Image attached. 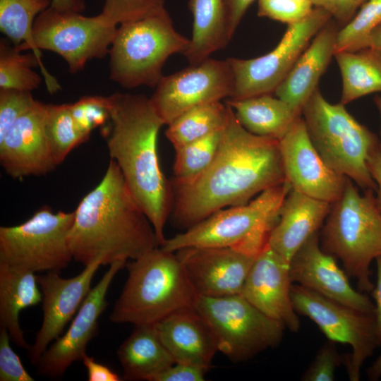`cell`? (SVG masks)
I'll return each mask as SVG.
<instances>
[{
    "label": "cell",
    "mask_w": 381,
    "mask_h": 381,
    "mask_svg": "<svg viewBox=\"0 0 381 381\" xmlns=\"http://www.w3.org/2000/svg\"><path fill=\"white\" fill-rule=\"evenodd\" d=\"M285 181L279 140L247 131L230 107L210 165L189 182L173 183L174 221L188 229L218 210L247 204Z\"/></svg>",
    "instance_id": "6da1fadb"
},
{
    "label": "cell",
    "mask_w": 381,
    "mask_h": 381,
    "mask_svg": "<svg viewBox=\"0 0 381 381\" xmlns=\"http://www.w3.org/2000/svg\"><path fill=\"white\" fill-rule=\"evenodd\" d=\"M68 234L73 260L87 266L134 260L159 246L155 229L110 159L97 186L80 201Z\"/></svg>",
    "instance_id": "7a4b0ae2"
},
{
    "label": "cell",
    "mask_w": 381,
    "mask_h": 381,
    "mask_svg": "<svg viewBox=\"0 0 381 381\" xmlns=\"http://www.w3.org/2000/svg\"><path fill=\"white\" fill-rule=\"evenodd\" d=\"M110 126L104 128L110 159L151 222L159 246L172 208L171 184L159 164L157 140L164 123L144 95L114 92L109 96Z\"/></svg>",
    "instance_id": "3957f363"
},
{
    "label": "cell",
    "mask_w": 381,
    "mask_h": 381,
    "mask_svg": "<svg viewBox=\"0 0 381 381\" xmlns=\"http://www.w3.org/2000/svg\"><path fill=\"white\" fill-rule=\"evenodd\" d=\"M126 267L127 280L109 315L111 322L155 325L194 308L197 295L175 253L159 246Z\"/></svg>",
    "instance_id": "277c9868"
},
{
    "label": "cell",
    "mask_w": 381,
    "mask_h": 381,
    "mask_svg": "<svg viewBox=\"0 0 381 381\" xmlns=\"http://www.w3.org/2000/svg\"><path fill=\"white\" fill-rule=\"evenodd\" d=\"M375 193L365 190L360 193L347 179L342 195L332 203L320 231L322 249L340 260L362 293L373 290L370 266L381 256V208Z\"/></svg>",
    "instance_id": "5b68a950"
},
{
    "label": "cell",
    "mask_w": 381,
    "mask_h": 381,
    "mask_svg": "<svg viewBox=\"0 0 381 381\" xmlns=\"http://www.w3.org/2000/svg\"><path fill=\"white\" fill-rule=\"evenodd\" d=\"M291 188L286 181L262 191L247 204L218 210L165 239L160 247L174 253L187 247L231 248L257 256L267 245Z\"/></svg>",
    "instance_id": "8992f818"
},
{
    "label": "cell",
    "mask_w": 381,
    "mask_h": 381,
    "mask_svg": "<svg viewBox=\"0 0 381 381\" xmlns=\"http://www.w3.org/2000/svg\"><path fill=\"white\" fill-rule=\"evenodd\" d=\"M301 115L313 145L327 165L363 190L376 191L367 159L370 149L380 143L379 137L354 119L344 104L327 101L318 88L303 105Z\"/></svg>",
    "instance_id": "52a82bcc"
},
{
    "label": "cell",
    "mask_w": 381,
    "mask_h": 381,
    "mask_svg": "<svg viewBox=\"0 0 381 381\" xmlns=\"http://www.w3.org/2000/svg\"><path fill=\"white\" fill-rule=\"evenodd\" d=\"M190 39L180 34L165 9L118 25L111 44L109 78L123 88L155 87L169 56L188 49Z\"/></svg>",
    "instance_id": "ba28073f"
},
{
    "label": "cell",
    "mask_w": 381,
    "mask_h": 381,
    "mask_svg": "<svg viewBox=\"0 0 381 381\" xmlns=\"http://www.w3.org/2000/svg\"><path fill=\"white\" fill-rule=\"evenodd\" d=\"M194 308L212 329L219 351L233 362L248 361L282 340L284 324L265 315L241 294L197 296Z\"/></svg>",
    "instance_id": "9c48e42d"
},
{
    "label": "cell",
    "mask_w": 381,
    "mask_h": 381,
    "mask_svg": "<svg viewBox=\"0 0 381 381\" xmlns=\"http://www.w3.org/2000/svg\"><path fill=\"white\" fill-rule=\"evenodd\" d=\"M75 212H54L48 206L25 222L0 227V263L36 272H60L73 260L68 234Z\"/></svg>",
    "instance_id": "30bf717a"
},
{
    "label": "cell",
    "mask_w": 381,
    "mask_h": 381,
    "mask_svg": "<svg viewBox=\"0 0 381 381\" xmlns=\"http://www.w3.org/2000/svg\"><path fill=\"white\" fill-rule=\"evenodd\" d=\"M296 312L317 325L328 340L350 345L343 360L349 379L358 381L361 368L377 345L375 313L363 312L330 299L298 284H291Z\"/></svg>",
    "instance_id": "8fae6325"
},
{
    "label": "cell",
    "mask_w": 381,
    "mask_h": 381,
    "mask_svg": "<svg viewBox=\"0 0 381 381\" xmlns=\"http://www.w3.org/2000/svg\"><path fill=\"white\" fill-rule=\"evenodd\" d=\"M331 14L315 7L303 20L288 27L269 53L253 59L227 58L233 74L231 99L272 94L309 45L310 40L332 19Z\"/></svg>",
    "instance_id": "7c38bea8"
},
{
    "label": "cell",
    "mask_w": 381,
    "mask_h": 381,
    "mask_svg": "<svg viewBox=\"0 0 381 381\" xmlns=\"http://www.w3.org/2000/svg\"><path fill=\"white\" fill-rule=\"evenodd\" d=\"M118 26L106 22L98 14L87 17L80 12L53 6L35 19L32 35L36 47L60 55L68 71H83L87 61L109 54Z\"/></svg>",
    "instance_id": "4fadbf2b"
},
{
    "label": "cell",
    "mask_w": 381,
    "mask_h": 381,
    "mask_svg": "<svg viewBox=\"0 0 381 381\" xmlns=\"http://www.w3.org/2000/svg\"><path fill=\"white\" fill-rule=\"evenodd\" d=\"M233 74L227 59L207 58L163 75L150 98L164 125L187 110L231 97Z\"/></svg>",
    "instance_id": "5bb4252c"
},
{
    "label": "cell",
    "mask_w": 381,
    "mask_h": 381,
    "mask_svg": "<svg viewBox=\"0 0 381 381\" xmlns=\"http://www.w3.org/2000/svg\"><path fill=\"white\" fill-rule=\"evenodd\" d=\"M286 181L292 189L333 203L342 195L347 177L332 170L320 157L298 117L279 140Z\"/></svg>",
    "instance_id": "9a60e30c"
},
{
    "label": "cell",
    "mask_w": 381,
    "mask_h": 381,
    "mask_svg": "<svg viewBox=\"0 0 381 381\" xmlns=\"http://www.w3.org/2000/svg\"><path fill=\"white\" fill-rule=\"evenodd\" d=\"M126 261H116L91 289L67 331L50 344L37 365V374L50 378L62 376L74 362L82 361L87 346L97 334L99 318L107 306V294L116 273Z\"/></svg>",
    "instance_id": "2e32d148"
},
{
    "label": "cell",
    "mask_w": 381,
    "mask_h": 381,
    "mask_svg": "<svg viewBox=\"0 0 381 381\" xmlns=\"http://www.w3.org/2000/svg\"><path fill=\"white\" fill-rule=\"evenodd\" d=\"M101 265V262L96 260L68 279L61 277L56 271L37 276L42 294L43 320L33 344L28 350L31 363L37 365L50 344L63 334L90 291L92 280Z\"/></svg>",
    "instance_id": "e0dca14e"
},
{
    "label": "cell",
    "mask_w": 381,
    "mask_h": 381,
    "mask_svg": "<svg viewBox=\"0 0 381 381\" xmlns=\"http://www.w3.org/2000/svg\"><path fill=\"white\" fill-rule=\"evenodd\" d=\"M197 296L241 294L257 256L231 248L187 247L174 252Z\"/></svg>",
    "instance_id": "ac0fdd59"
},
{
    "label": "cell",
    "mask_w": 381,
    "mask_h": 381,
    "mask_svg": "<svg viewBox=\"0 0 381 381\" xmlns=\"http://www.w3.org/2000/svg\"><path fill=\"white\" fill-rule=\"evenodd\" d=\"M289 274L291 283L355 309L375 311L370 298L351 285L349 276L339 267L334 257L322 249L320 231L311 236L293 256Z\"/></svg>",
    "instance_id": "d6986e66"
},
{
    "label": "cell",
    "mask_w": 381,
    "mask_h": 381,
    "mask_svg": "<svg viewBox=\"0 0 381 381\" xmlns=\"http://www.w3.org/2000/svg\"><path fill=\"white\" fill-rule=\"evenodd\" d=\"M47 107L37 101L0 139L1 165L13 179L44 175L57 166L46 135Z\"/></svg>",
    "instance_id": "ffe728a7"
},
{
    "label": "cell",
    "mask_w": 381,
    "mask_h": 381,
    "mask_svg": "<svg viewBox=\"0 0 381 381\" xmlns=\"http://www.w3.org/2000/svg\"><path fill=\"white\" fill-rule=\"evenodd\" d=\"M289 263L267 244L255 258L241 294L265 315L298 332L301 322L291 297Z\"/></svg>",
    "instance_id": "44dd1931"
},
{
    "label": "cell",
    "mask_w": 381,
    "mask_h": 381,
    "mask_svg": "<svg viewBox=\"0 0 381 381\" xmlns=\"http://www.w3.org/2000/svg\"><path fill=\"white\" fill-rule=\"evenodd\" d=\"M155 326L176 363L207 369L211 367L219 351L217 342L210 326L195 308L176 311Z\"/></svg>",
    "instance_id": "7402d4cb"
},
{
    "label": "cell",
    "mask_w": 381,
    "mask_h": 381,
    "mask_svg": "<svg viewBox=\"0 0 381 381\" xmlns=\"http://www.w3.org/2000/svg\"><path fill=\"white\" fill-rule=\"evenodd\" d=\"M331 207L332 203L291 188L282 202L278 222L267 244L290 262L304 243L320 230Z\"/></svg>",
    "instance_id": "603a6c76"
},
{
    "label": "cell",
    "mask_w": 381,
    "mask_h": 381,
    "mask_svg": "<svg viewBox=\"0 0 381 381\" xmlns=\"http://www.w3.org/2000/svg\"><path fill=\"white\" fill-rule=\"evenodd\" d=\"M338 25L331 19L316 34L274 92L301 112L334 55Z\"/></svg>",
    "instance_id": "cb8c5ba5"
},
{
    "label": "cell",
    "mask_w": 381,
    "mask_h": 381,
    "mask_svg": "<svg viewBox=\"0 0 381 381\" xmlns=\"http://www.w3.org/2000/svg\"><path fill=\"white\" fill-rule=\"evenodd\" d=\"M42 299L35 272L0 263V324L18 346L27 350L30 347L20 325V313Z\"/></svg>",
    "instance_id": "d4e9b609"
},
{
    "label": "cell",
    "mask_w": 381,
    "mask_h": 381,
    "mask_svg": "<svg viewBox=\"0 0 381 381\" xmlns=\"http://www.w3.org/2000/svg\"><path fill=\"white\" fill-rule=\"evenodd\" d=\"M127 380L152 381L175 363L163 344L155 325H135L131 334L116 351Z\"/></svg>",
    "instance_id": "484cf974"
},
{
    "label": "cell",
    "mask_w": 381,
    "mask_h": 381,
    "mask_svg": "<svg viewBox=\"0 0 381 381\" xmlns=\"http://www.w3.org/2000/svg\"><path fill=\"white\" fill-rule=\"evenodd\" d=\"M238 122L253 134L280 140L301 112L272 94L226 102Z\"/></svg>",
    "instance_id": "4316f807"
},
{
    "label": "cell",
    "mask_w": 381,
    "mask_h": 381,
    "mask_svg": "<svg viewBox=\"0 0 381 381\" xmlns=\"http://www.w3.org/2000/svg\"><path fill=\"white\" fill-rule=\"evenodd\" d=\"M188 8L193 15V32L189 46L183 54L193 65L224 48L231 38L224 0H189Z\"/></svg>",
    "instance_id": "83f0119b"
},
{
    "label": "cell",
    "mask_w": 381,
    "mask_h": 381,
    "mask_svg": "<svg viewBox=\"0 0 381 381\" xmlns=\"http://www.w3.org/2000/svg\"><path fill=\"white\" fill-rule=\"evenodd\" d=\"M334 56L342 79L341 104L381 92V54L376 50L338 52Z\"/></svg>",
    "instance_id": "f1b7e54d"
},
{
    "label": "cell",
    "mask_w": 381,
    "mask_h": 381,
    "mask_svg": "<svg viewBox=\"0 0 381 381\" xmlns=\"http://www.w3.org/2000/svg\"><path fill=\"white\" fill-rule=\"evenodd\" d=\"M37 66L40 68L48 92H58L61 85L33 52L22 53L7 38H1L0 88L29 92L38 88L42 78L32 69Z\"/></svg>",
    "instance_id": "f546056e"
},
{
    "label": "cell",
    "mask_w": 381,
    "mask_h": 381,
    "mask_svg": "<svg viewBox=\"0 0 381 381\" xmlns=\"http://www.w3.org/2000/svg\"><path fill=\"white\" fill-rule=\"evenodd\" d=\"M230 107L216 101L194 107L168 124L166 137L178 147L222 130L225 126Z\"/></svg>",
    "instance_id": "4dcf8cb0"
},
{
    "label": "cell",
    "mask_w": 381,
    "mask_h": 381,
    "mask_svg": "<svg viewBox=\"0 0 381 381\" xmlns=\"http://www.w3.org/2000/svg\"><path fill=\"white\" fill-rule=\"evenodd\" d=\"M53 0H0V30L20 52L31 50L42 62L32 30L37 17Z\"/></svg>",
    "instance_id": "1f68e13d"
},
{
    "label": "cell",
    "mask_w": 381,
    "mask_h": 381,
    "mask_svg": "<svg viewBox=\"0 0 381 381\" xmlns=\"http://www.w3.org/2000/svg\"><path fill=\"white\" fill-rule=\"evenodd\" d=\"M45 131L49 147L56 165L62 163L75 147L88 140L74 121L69 104H47Z\"/></svg>",
    "instance_id": "d6a6232c"
},
{
    "label": "cell",
    "mask_w": 381,
    "mask_h": 381,
    "mask_svg": "<svg viewBox=\"0 0 381 381\" xmlns=\"http://www.w3.org/2000/svg\"><path fill=\"white\" fill-rule=\"evenodd\" d=\"M222 130L174 148L176 156L173 183L189 182L200 175L210 165L219 148Z\"/></svg>",
    "instance_id": "836d02e7"
},
{
    "label": "cell",
    "mask_w": 381,
    "mask_h": 381,
    "mask_svg": "<svg viewBox=\"0 0 381 381\" xmlns=\"http://www.w3.org/2000/svg\"><path fill=\"white\" fill-rule=\"evenodd\" d=\"M380 23L381 0H366L354 17L339 30L335 53L368 48L370 35Z\"/></svg>",
    "instance_id": "e575fe53"
},
{
    "label": "cell",
    "mask_w": 381,
    "mask_h": 381,
    "mask_svg": "<svg viewBox=\"0 0 381 381\" xmlns=\"http://www.w3.org/2000/svg\"><path fill=\"white\" fill-rule=\"evenodd\" d=\"M166 0H104L99 13L108 23L118 26L138 20L165 9Z\"/></svg>",
    "instance_id": "d590c367"
},
{
    "label": "cell",
    "mask_w": 381,
    "mask_h": 381,
    "mask_svg": "<svg viewBox=\"0 0 381 381\" xmlns=\"http://www.w3.org/2000/svg\"><path fill=\"white\" fill-rule=\"evenodd\" d=\"M72 116L81 133L89 139L92 130L110 120L109 97L86 96L69 104Z\"/></svg>",
    "instance_id": "8d00e7d4"
},
{
    "label": "cell",
    "mask_w": 381,
    "mask_h": 381,
    "mask_svg": "<svg viewBox=\"0 0 381 381\" xmlns=\"http://www.w3.org/2000/svg\"><path fill=\"white\" fill-rule=\"evenodd\" d=\"M31 92L0 88V139L20 116L37 103Z\"/></svg>",
    "instance_id": "74e56055"
},
{
    "label": "cell",
    "mask_w": 381,
    "mask_h": 381,
    "mask_svg": "<svg viewBox=\"0 0 381 381\" xmlns=\"http://www.w3.org/2000/svg\"><path fill=\"white\" fill-rule=\"evenodd\" d=\"M258 15L287 25L296 23L308 16L313 5L307 0H258Z\"/></svg>",
    "instance_id": "f35d334b"
},
{
    "label": "cell",
    "mask_w": 381,
    "mask_h": 381,
    "mask_svg": "<svg viewBox=\"0 0 381 381\" xmlns=\"http://www.w3.org/2000/svg\"><path fill=\"white\" fill-rule=\"evenodd\" d=\"M335 342L328 340L318 351L315 358L303 373V381H333L335 370L343 362Z\"/></svg>",
    "instance_id": "ab89813d"
},
{
    "label": "cell",
    "mask_w": 381,
    "mask_h": 381,
    "mask_svg": "<svg viewBox=\"0 0 381 381\" xmlns=\"http://www.w3.org/2000/svg\"><path fill=\"white\" fill-rule=\"evenodd\" d=\"M10 335L7 329H0V381H33L25 369L19 356L10 345Z\"/></svg>",
    "instance_id": "60d3db41"
},
{
    "label": "cell",
    "mask_w": 381,
    "mask_h": 381,
    "mask_svg": "<svg viewBox=\"0 0 381 381\" xmlns=\"http://www.w3.org/2000/svg\"><path fill=\"white\" fill-rule=\"evenodd\" d=\"M315 7L328 11L339 25H345L366 0H309Z\"/></svg>",
    "instance_id": "b9f144b4"
},
{
    "label": "cell",
    "mask_w": 381,
    "mask_h": 381,
    "mask_svg": "<svg viewBox=\"0 0 381 381\" xmlns=\"http://www.w3.org/2000/svg\"><path fill=\"white\" fill-rule=\"evenodd\" d=\"M207 370L195 365L175 363L157 375L152 381H202Z\"/></svg>",
    "instance_id": "7bdbcfd3"
},
{
    "label": "cell",
    "mask_w": 381,
    "mask_h": 381,
    "mask_svg": "<svg viewBox=\"0 0 381 381\" xmlns=\"http://www.w3.org/2000/svg\"><path fill=\"white\" fill-rule=\"evenodd\" d=\"M255 0H224L229 35L231 39L250 4Z\"/></svg>",
    "instance_id": "ee69618b"
},
{
    "label": "cell",
    "mask_w": 381,
    "mask_h": 381,
    "mask_svg": "<svg viewBox=\"0 0 381 381\" xmlns=\"http://www.w3.org/2000/svg\"><path fill=\"white\" fill-rule=\"evenodd\" d=\"M87 373L88 381H120L122 379L108 366L97 362L86 354L82 360Z\"/></svg>",
    "instance_id": "f6af8a7d"
},
{
    "label": "cell",
    "mask_w": 381,
    "mask_h": 381,
    "mask_svg": "<svg viewBox=\"0 0 381 381\" xmlns=\"http://www.w3.org/2000/svg\"><path fill=\"white\" fill-rule=\"evenodd\" d=\"M367 164L377 185L375 195L377 203L381 208V147L380 143L370 149L368 155Z\"/></svg>",
    "instance_id": "bcb514c9"
},
{
    "label": "cell",
    "mask_w": 381,
    "mask_h": 381,
    "mask_svg": "<svg viewBox=\"0 0 381 381\" xmlns=\"http://www.w3.org/2000/svg\"><path fill=\"white\" fill-rule=\"evenodd\" d=\"M377 269L376 285L370 294L375 301L376 336L377 345L381 346V256L375 259Z\"/></svg>",
    "instance_id": "7dc6e473"
},
{
    "label": "cell",
    "mask_w": 381,
    "mask_h": 381,
    "mask_svg": "<svg viewBox=\"0 0 381 381\" xmlns=\"http://www.w3.org/2000/svg\"><path fill=\"white\" fill-rule=\"evenodd\" d=\"M60 10L81 12L85 8L83 0H53L51 5Z\"/></svg>",
    "instance_id": "c3c4849f"
},
{
    "label": "cell",
    "mask_w": 381,
    "mask_h": 381,
    "mask_svg": "<svg viewBox=\"0 0 381 381\" xmlns=\"http://www.w3.org/2000/svg\"><path fill=\"white\" fill-rule=\"evenodd\" d=\"M368 380H378L381 377V354L370 365L366 371Z\"/></svg>",
    "instance_id": "681fc988"
},
{
    "label": "cell",
    "mask_w": 381,
    "mask_h": 381,
    "mask_svg": "<svg viewBox=\"0 0 381 381\" xmlns=\"http://www.w3.org/2000/svg\"><path fill=\"white\" fill-rule=\"evenodd\" d=\"M369 47L374 49L381 54V23L373 31L370 38Z\"/></svg>",
    "instance_id": "f907efd6"
},
{
    "label": "cell",
    "mask_w": 381,
    "mask_h": 381,
    "mask_svg": "<svg viewBox=\"0 0 381 381\" xmlns=\"http://www.w3.org/2000/svg\"><path fill=\"white\" fill-rule=\"evenodd\" d=\"M374 104L375 105V107H377L378 111H379V114H380V147H381V96L380 95H376L375 97H374Z\"/></svg>",
    "instance_id": "816d5d0a"
},
{
    "label": "cell",
    "mask_w": 381,
    "mask_h": 381,
    "mask_svg": "<svg viewBox=\"0 0 381 381\" xmlns=\"http://www.w3.org/2000/svg\"><path fill=\"white\" fill-rule=\"evenodd\" d=\"M307 1H309V0H307Z\"/></svg>",
    "instance_id": "f5cc1de1"
}]
</instances>
